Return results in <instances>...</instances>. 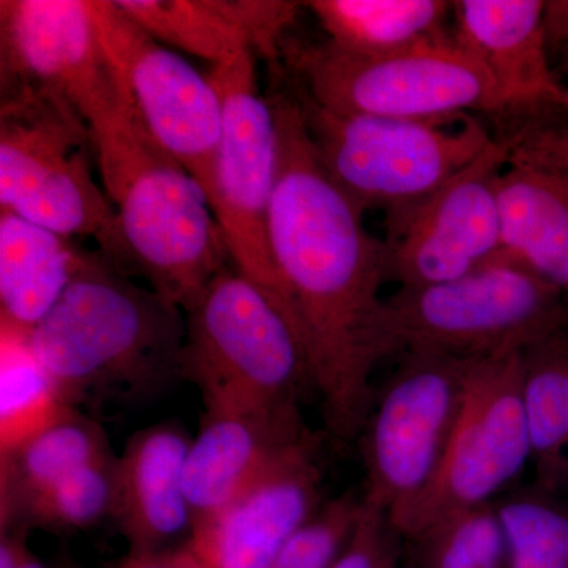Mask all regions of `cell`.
<instances>
[{
	"label": "cell",
	"mask_w": 568,
	"mask_h": 568,
	"mask_svg": "<svg viewBox=\"0 0 568 568\" xmlns=\"http://www.w3.org/2000/svg\"><path fill=\"white\" fill-rule=\"evenodd\" d=\"M54 568H81V567L77 566V564H74L73 560L62 559V560H59V564H55Z\"/></svg>",
	"instance_id": "obj_35"
},
{
	"label": "cell",
	"mask_w": 568,
	"mask_h": 568,
	"mask_svg": "<svg viewBox=\"0 0 568 568\" xmlns=\"http://www.w3.org/2000/svg\"><path fill=\"white\" fill-rule=\"evenodd\" d=\"M193 437L181 424L162 422L126 440L115 466L112 521L130 552L186 544L193 514L185 491V463Z\"/></svg>",
	"instance_id": "obj_18"
},
{
	"label": "cell",
	"mask_w": 568,
	"mask_h": 568,
	"mask_svg": "<svg viewBox=\"0 0 568 568\" xmlns=\"http://www.w3.org/2000/svg\"><path fill=\"white\" fill-rule=\"evenodd\" d=\"M294 84L325 110L403 121H455L499 114L487 70L454 32L409 50L364 55L331 41L291 48Z\"/></svg>",
	"instance_id": "obj_8"
},
{
	"label": "cell",
	"mask_w": 568,
	"mask_h": 568,
	"mask_svg": "<svg viewBox=\"0 0 568 568\" xmlns=\"http://www.w3.org/2000/svg\"><path fill=\"white\" fill-rule=\"evenodd\" d=\"M54 97L93 122L130 103L104 51L92 0L0 2V93Z\"/></svg>",
	"instance_id": "obj_13"
},
{
	"label": "cell",
	"mask_w": 568,
	"mask_h": 568,
	"mask_svg": "<svg viewBox=\"0 0 568 568\" xmlns=\"http://www.w3.org/2000/svg\"><path fill=\"white\" fill-rule=\"evenodd\" d=\"M544 20L552 69L566 92L568 111V2H545Z\"/></svg>",
	"instance_id": "obj_31"
},
{
	"label": "cell",
	"mask_w": 568,
	"mask_h": 568,
	"mask_svg": "<svg viewBox=\"0 0 568 568\" xmlns=\"http://www.w3.org/2000/svg\"><path fill=\"white\" fill-rule=\"evenodd\" d=\"M364 496L354 491L321 506L284 545L271 568H332L361 517Z\"/></svg>",
	"instance_id": "obj_29"
},
{
	"label": "cell",
	"mask_w": 568,
	"mask_h": 568,
	"mask_svg": "<svg viewBox=\"0 0 568 568\" xmlns=\"http://www.w3.org/2000/svg\"><path fill=\"white\" fill-rule=\"evenodd\" d=\"M29 529L0 530V568H48L29 545Z\"/></svg>",
	"instance_id": "obj_33"
},
{
	"label": "cell",
	"mask_w": 568,
	"mask_h": 568,
	"mask_svg": "<svg viewBox=\"0 0 568 568\" xmlns=\"http://www.w3.org/2000/svg\"><path fill=\"white\" fill-rule=\"evenodd\" d=\"M523 402L538 477L547 485L568 478L567 332L523 354Z\"/></svg>",
	"instance_id": "obj_24"
},
{
	"label": "cell",
	"mask_w": 568,
	"mask_h": 568,
	"mask_svg": "<svg viewBox=\"0 0 568 568\" xmlns=\"http://www.w3.org/2000/svg\"><path fill=\"white\" fill-rule=\"evenodd\" d=\"M454 33L487 70L499 114L529 118L566 110L567 99L552 69L545 2L541 0H459Z\"/></svg>",
	"instance_id": "obj_17"
},
{
	"label": "cell",
	"mask_w": 568,
	"mask_h": 568,
	"mask_svg": "<svg viewBox=\"0 0 568 568\" xmlns=\"http://www.w3.org/2000/svg\"><path fill=\"white\" fill-rule=\"evenodd\" d=\"M467 362L409 353L376 395L364 432V500L388 521L416 503L435 477L462 402Z\"/></svg>",
	"instance_id": "obj_11"
},
{
	"label": "cell",
	"mask_w": 568,
	"mask_h": 568,
	"mask_svg": "<svg viewBox=\"0 0 568 568\" xmlns=\"http://www.w3.org/2000/svg\"><path fill=\"white\" fill-rule=\"evenodd\" d=\"M414 541L417 568H507L503 530L491 504L458 511Z\"/></svg>",
	"instance_id": "obj_27"
},
{
	"label": "cell",
	"mask_w": 568,
	"mask_h": 568,
	"mask_svg": "<svg viewBox=\"0 0 568 568\" xmlns=\"http://www.w3.org/2000/svg\"><path fill=\"white\" fill-rule=\"evenodd\" d=\"M115 568H209L186 544L151 552H130Z\"/></svg>",
	"instance_id": "obj_32"
},
{
	"label": "cell",
	"mask_w": 568,
	"mask_h": 568,
	"mask_svg": "<svg viewBox=\"0 0 568 568\" xmlns=\"http://www.w3.org/2000/svg\"><path fill=\"white\" fill-rule=\"evenodd\" d=\"M112 454L102 424L74 407L17 447L0 452V530L13 528L26 508L62 478Z\"/></svg>",
	"instance_id": "obj_22"
},
{
	"label": "cell",
	"mask_w": 568,
	"mask_h": 568,
	"mask_svg": "<svg viewBox=\"0 0 568 568\" xmlns=\"http://www.w3.org/2000/svg\"><path fill=\"white\" fill-rule=\"evenodd\" d=\"M185 334L181 306L88 250L31 343L67 405L97 417L145 405L182 381Z\"/></svg>",
	"instance_id": "obj_2"
},
{
	"label": "cell",
	"mask_w": 568,
	"mask_h": 568,
	"mask_svg": "<svg viewBox=\"0 0 568 568\" xmlns=\"http://www.w3.org/2000/svg\"><path fill=\"white\" fill-rule=\"evenodd\" d=\"M396 537L402 536L386 511L364 500L357 525L332 568H376Z\"/></svg>",
	"instance_id": "obj_30"
},
{
	"label": "cell",
	"mask_w": 568,
	"mask_h": 568,
	"mask_svg": "<svg viewBox=\"0 0 568 568\" xmlns=\"http://www.w3.org/2000/svg\"><path fill=\"white\" fill-rule=\"evenodd\" d=\"M97 31L142 125L215 197L222 104L209 77L142 29L115 0H92Z\"/></svg>",
	"instance_id": "obj_12"
},
{
	"label": "cell",
	"mask_w": 568,
	"mask_h": 568,
	"mask_svg": "<svg viewBox=\"0 0 568 568\" xmlns=\"http://www.w3.org/2000/svg\"><path fill=\"white\" fill-rule=\"evenodd\" d=\"M508 144L496 136L487 152L435 193L387 216V282L424 287L476 271L503 250L497 179Z\"/></svg>",
	"instance_id": "obj_14"
},
{
	"label": "cell",
	"mask_w": 568,
	"mask_h": 568,
	"mask_svg": "<svg viewBox=\"0 0 568 568\" xmlns=\"http://www.w3.org/2000/svg\"><path fill=\"white\" fill-rule=\"evenodd\" d=\"M317 159L358 212L406 211L488 151L495 134L474 115L403 121L325 110L293 85Z\"/></svg>",
	"instance_id": "obj_7"
},
{
	"label": "cell",
	"mask_w": 568,
	"mask_h": 568,
	"mask_svg": "<svg viewBox=\"0 0 568 568\" xmlns=\"http://www.w3.org/2000/svg\"><path fill=\"white\" fill-rule=\"evenodd\" d=\"M405 568H417V567H416V564L410 562V564H407V566H405Z\"/></svg>",
	"instance_id": "obj_36"
},
{
	"label": "cell",
	"mask_w": 568,
	"mask_h": 568,
	"mask_svg": "<svg viewBox=\"0 0 568 568\" xmlns=\"http://www.w3.org/2000/svg\"><path fill=\"white\" fill-rule=\"evenodd\" d=\"M567 327V295L500 250L459 278L384 298L377 353L381 361L398 353L481 361L526 353Z\"/></svg>",
	"instance_id": "obj_4"
},
{
	"label": "cell",
	"mask_w": 568,
	"mask_h": 568,
	"mask_svg": "<svg viewBox=\"0 0 568 568\" xmlns=\"http://www.w3.org/2000/svg\"><path fill=\"white\" fill-rule=\"evenodd\" d=\"M523 354L467 362L462 402L435 477L390 525L416 540L458 511L489 504L532 459Z\"/></svg>",
	"instance_id": "obj_9"
},
{
	"label": "cell",
	"mask_w": 568,
	"mask_h": 568,
	"mask_svg": "<svg viewBox=\"0 0 568 568\" xmlns=\"http://www.w3.org/2000/svg\"><path fill=\"white\" fill-rule=\"evenodd\" d=\"M328 40L354 54L379 55L409 50L448 33L454 2L446 0H312Z\"/></svg>",
	"instance_id": "obj_23"
},
{
	"label": "cell",
	"mask_w": 568,
	"mask_h": 568,
	"mask_svg": "<svg viewBox=\"0 0 568 568\" xmlns=\"http://www.w3.org/2000/svg\"><path fill=\"white\" fill-rule=\"evenodd\" d=\"M85 253L73 239L0 211V323L32 332L69 290Z\"/></svg>",
	"instance_id": "obj_21"
},
{
	"label": "cell",
	"mask_w": 568,
	"mask_h": 568,
	"mask_svg": "<svg viewBox=\"0 0 568 568\" xmlns=\"http://www.w3.org/2000/svg\"><path fill=\"white\" fill-rule=\"evenodd\" d=\"M310 436L313 433L304 418L204 413L185 463V491L194 525L230 504Z\"/></svg>",
	"instance_id": "obj_20"
},
{
	"label": "cell",
	"mask_w": 568,
	"mask_h": 568,
	"mask_svg": "<svg viewBox=\"0 0 568 568\" xmlns=\"http://www.w3.org/2000/svg\"><path fill=\"white\" fill-rule=\"evenodd\" d=\"M317 439L310 436L216 514L196 523L190 548L209 568H271L323 506Z\"/></svg>",
	"instance_id": "obj_16"
},
{
	"label": "cell",
	"mask_w": 568,
	"mask_h": 568,
	"mask_svg": "<svg viewBox=\"0 0 568 568\" xmlns=\"http://www.w3.org/2000/svg\"><path fill=\"white\" fill-rule=\"evenodd\" d=\"M507 568H568V514L532 497L496 508Z\"/></svg>",
	"instance_id": "obj_28"
},
{
	"label": "cell",
	"mask_w": 568,
	"mask_h": 568,
	"mask_svg": "<svg viewBox=\"0 0 568 568\" xmlns=\"http://www.w3.org/2000/svg\"><path fill=\"white\" fill-rule=\"evenodd\" d=\"M97 173L115 213L133 278L181 306L233 265L192 175L153 140L132 104L91 125Z\"/></svg>",
	"instance_id": "obj_3"
},
{
	"label": "cell",
	"mask_w": 568,
	"mask_h": 568,
	"mask_svg": "<svg viewBox=\"0 0 568 568\" xmlns=\"http://www.w3.org/2000/svg\"><path fill=\"white\" fill-rule=\"evenodd\" d=\"M271 99L278 138L268 241L310 384L336 439L361 437L376 394V325L386 244L317 159L291 89Z\"/></svg>",
	"instance_id": "obj_1"
},
{
	"label": "cell",
	"mask_w": 568,
	"mask_h": 568,
	"mask_svg": "<svg viewBox=\"0 0 568 568\" xmlns=\"http://www.w3.org/2000/svg\"><path fill=\"white\" fill-rule=\"evenodd\" d=\"M115 466L118 455L112 454L62 478L26 508L17 525L10 529L73 534L111 519L114 510Z\"/></svg>",
	"instance_id": "obj_26"
},
{
	"label": "cell",
	"mask_w": 568,
	"mask_h": 568,
	"mask_svg": "<svg viewBox=\"0 0 568 568\" xmlns=\"http://www.w3.org/2000/svg\"><path fill=\"white\" fill-rule=\"evenodd\" d=\"M256 59L245 51L207 74L222 104L211 209L234 267L290 313L268 241L278 163L275 112L261 95Z\"/></svg>",
	"instance_id": "obj_10"
},
{
	"label": "cell",
	"mask_w": 568,
	"mask_h": 568,
	"mask_svg": "<svg viewBox=\"0 0 568 568\" xmlns=\"http://www.w3.org/2000/svg\"><path fill=\"white\" fill-rule=\"evenodd\" d=\"M153 39L212 67L252 51L278 65L304 3L286 0H115Z\"/></svg>",
	"instance_id": "obj_19"
},
{
	"label": "cell",
	"mask_w": 568,
	"mask_h": 568,
	"mask_svg": "<svg viewBox=\"0 0 568 568\" xmlns=\"http://www.w3.org/2000/svg\"><path fill=\"white\" fill-rule=\"evenodd\" d=\"M69 409L33 351L31 332L0 323V452L17 447Z\"/></svg>",
	"instance_id": "obj_25"
},
{
	"label": "cell",
	"mask_w": 568,
	"mask_h": 568,
	"mask_svg": "<svg viewBox=\"0 0 568 568\" xmlns=\"http://www.w3.org/2000/svg\"><path fill=\"white\" fill-rule=\"evenodd\" d=\"M0 100V211L73 241L92 239L130 275L118 213L95 181L88 123L47 93L14 91Z\"/></svg>",
	"instance_id": "obj_6"
},
{
	"label": "cell",
	"mask_w": 568,
	"mask_h": 568,
	"mask_svg": "<svg viewBox=\"0 0 568 568\" xmlns=\"http://www.w3.org/2000/svg\"><path fill=\"white\" fill-rule=\"evenodd\" d=\"M182 381L200 390L204 413L302 418L310 384L290 313L234 265L185 310Z\"/></svg>",
	"instance_id": "obj_5"
},
{
	"label": "cell",
	"mask_w": 568,
	"mask_h": 568,
	"mask_svg": "<svg viewBox=\"0 0 568 568\" xmlns=\"http://www.w3.org/2000/svg\"><path fill=\"white\" fill-rule=\"evenodd\" d=\"M376 568H405L399 564V555L398 549H396V544L390 545L387 551L384 552L383 558H381L379 564H377Z\"/></svg>",
	"instance_id": "obj_34"
},
{
	"label": "cell",
	"mask_w": 568,
	"mask_h": 568,
	"mask_svg": "<svg viewBox=\"0 0 568 568\" xmlns=\"http://www.w3.org/2000/svg\"><path fill=\"white\" fill-rule=\"evenodd\" d=\"M497 179L504 252L568 298V111L519 118Z\"/></svg>",
	"instance_id": "obj_15"
}]
</instances>
